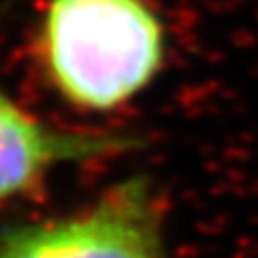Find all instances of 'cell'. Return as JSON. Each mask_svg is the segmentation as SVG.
<instances>
[{"label":"cell","instance_id":"cell-2","mask_svg":"<svg viewBox=\"0 0 258 258\" xmlns=\"http://www.w3.org/2000/svg\"><path fill=\"white\" fill-rule=\"evenodd\" d=\"M0 258H172L161 194L132 174L64 213L5 222Z\"/></svg>","mask_w":258,"mask_h":258},{"label":"cell","instance_id":"cell-3","mask_svg":"<svg viewBox=\"0 0 258 258\" xmlns=\"http://www.w3.org/2000/svg\"><path fill=\"white\" fill-rule=\"evenodd\" d=\"M142 144L144 136L127 129L52 125L0 82V205L35 194L64 166L116 157Z\"/></svg>","mask_w":258,"mask_h":258},{"label":"cell","instance_id":"cell-1","mask_svg":"<svg viewBox=\"0 0 258 258\" xmlns=\"http://www.w3.org/2000/svg\"><path fill=\"white\" fill-rule=\"evenodd\" d=\"M32 54L39 78L62 106L108 116L161 78L170 32L153 0H43Z\"/></svg>","mask_w":258,"mask_h":258}]
</instances>
